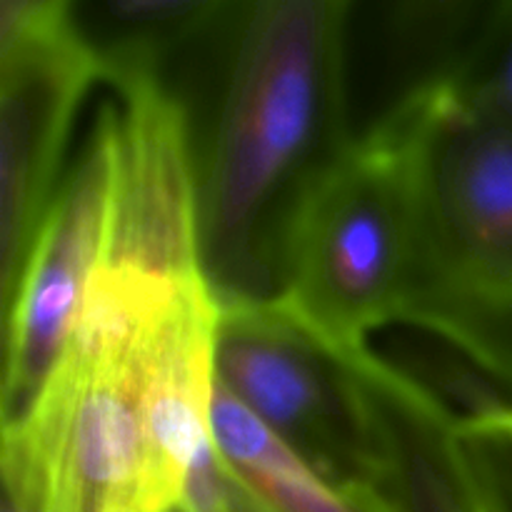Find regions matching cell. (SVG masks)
<instances>
[{"instance_id":"cell-9","label":"cell","mask_w":512,"mask_h":512,"mask_svg":"<svg viewBox=\"0 0 512 512\" xmlns=\"http://www.w3.org/2000/svg\"><path fill=\"white\" fill-rule=\"evenodd\" d=\"M213 433L223 465L275 512H373L358 495L343 493L270 433L240 400L215 380Z\"/></svg>"},{"instance_id":"cell-5","label":"cell","mask_w":512,"mask_h":512,"mask_svg":"<svg viewBox=\"0 0 512 512\" xmlns=\"http://www.w3.org/2000/svg\"><path fill=\"white\" fill-rule=\"evenodd\" d=\"M218 305L215 380L335 488H370L375 433L348 355L280 298Z\"/></svg>"},{"instance_id":"cell-7","label":"cell","mask_w":512,"mask_h":512,"mask_svg":"<svg viewBox=\"0 0 512 512\" xmlns=\"http://www.w3.org/2000/svg\"><path fill=\"white\" fill-rule=\"evenodd\" d=\"M115 165V110L95 115L18 278L3 298V428L23 423L63 360L103 263Z\"/></svg>"},{"instance_id":"cell-12","label":"cell","mask_w":512,"mask_h":512,"mask_svg":"<svg viewBox=\"0 0 512 512\" xmlns=\"http://www.w3.org/2000/svg\"><path fill=\"white\" fill-rule=\"evenodd\" d=\"M458 438L500 512H512V400H488L458 415Z\"/></svg>"},{"instance_id":"cell-3","label":"cell","mask_w":512,"mask_h":512,"mask_svg":"<svg viewBox=\"0 0 512 512\" xmlns=\"http://www.w3.org/2000/svg\"><path fill=\"white\" fill-rule=\"evenodd\" d=\"M158 313L85 298L45 393L3 428V512H170L150 465L138 358Z\"/></svg>"},{"instance_id":"cell-4","label":"cell","mask_w":512,"mask_h":512,"mask_svg":"<svg viewBox=\"0 0 512 512\" xmlns=\"http://www.w3.org/2000/svg\"><path fill=\"white\" fill-rule=\"evenodd\" d=\"M420 245L408 138L393 110L318 175L290 223L280 300L338 353L403 323Z\"/></svg>"},{"instance_id":"cell-6","label":"cell","mask_w":512,"mask_h":512,"mask_svg":"<svg viewBox=\"0 0 512 512\" xmlns=\"http://www.w3.org/2000/svg\"><path fill=\"white\" fill-rule=\"evenodd\" d=\"M105 80L70 0L0 3V285L13 288L63 183L80 105Z\"/></svg>"},{"instance_id":"cell-11","label":"cell","mask_w":512,"mask_h":512,"mask_svg":"<svg viewBox=\"0 0 512 512\" xmlns=\"http://www.w3.org/2000/svg\"><path fill=\"white\" fill-rule=\"evenodd\" d=\"M445 80L483 115L512 128V0L475 5Z\"/></svg>"},{"instance_id":"cell-1","label":"cell","mask_w":512,"mask_h":512,"mask_svg":"<svg viewBox=\"0 0 512 512\" xmlns=\"http://www.w3.org/2000/svg\"><path fill=\"white\" fill-rule=\"evenodd\" d=\"M353 3H235L218 110L195 153L200 263L220 303L278 300L300 200L350 143Z\"/></svg>"},{"instance_id":"cell-2","label":"cell","mask_w":512,"mask_h":512,"mask_svg":"<svg viewBox=\"0 0 512 512\" xmlns=\"http://www.w3.org/2000/svg\"><path fill=\"white\" fill-rule=\"evenodd\" d=\"M413 155L420 245L403 323L430 330L512 393V128L443 75L390 108Z\"/></svg>"},{"instance_id":"cell-10","label":"cell","mask_w":512,"mask_h":512,"mask_svg":"<svg viewBox=\"0 0 512 512\" xmlns=\"http://www.w3.org/2000/svg\"><path fill=\"white\" fill-rule=\"evenodd\" d=\"M103 63L105 83L160 78V65L188 40L208 38L233 3L218 0H100L75 3Z\"/></svg>"},{"instance_id":"cell-13","label":"cell","mask_w":512,"mask_h":512,"mask_svg":"<svg viewBox=\"0 0 512 512\" xmlns=\"http://www.w3.org/2000/svg\"><path fill=\"white\" fill-rule=\"evenodd\" d=\"M228 470V468H225ZM225 512H275L270 510L258 495L250 493L240 480L228 473V495H225Z\"/></svg>"},{"instance_id":"cell-8","label":"cell","mask_w":512,"mask_h":512,"mask_svg":"<svg viewBox=\"0 0 512 512\" xmlns=\"http://www.w3.org/2000/svg\"><path fill=\"white\" fill-rule=\"evenodd\" d=\"M378 468L360 498L375 512H500L458 438V415L373 348L350 353Z\"/></svg>"}]
</instances>
